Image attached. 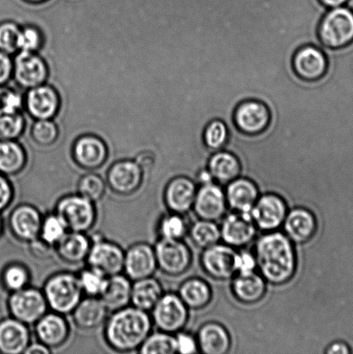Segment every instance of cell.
I'll use <instances>...</instances> for the list:
<instances>
[{
  "label": "cell",
  "mask_w": 353,
  "mask_h": 354,
  "mask_svg": "<svg viewBox=\"0 0 353 354\" xmlns=\"http://www.w3.org/2000/svg\"><path fill=\"white\" fill-rule=\"evenodd\" d=\"M256 260L265 281L273 284L288 282L296 272L295 250L288 236L272 232L256 245Z\"/></svg>",
  "instance_id": "cell-1"
},
{
  "label": "cell",
  "mask_w": 353,
  "mask_h": 354,
  "mask_svg": "<svg viewBox=\"0 0 353 354\" xmlns=\"http://www.w3.org/2000/svg\"><path fill=\"white\" fill-rule=\"evenodd\" d=\"M152 324L153 322L148 312L134 306L113 312L106 324L107 344L120 353L138 350L151 334Z\"/></svg>",
  "instance_id": "cell-2"
},
{
  "label": "cell",
  "mask_w": 353,
  "mask_h": 354,
  "mask_svg": "<svg viewBox=\"0 0 353 354\" xmlns=\"http://www.w3.org/2000/svg\"><path fill=\"white\" fill-rule=\"evenodd\" d=\"M321 46L331 50L347 46L353 41V10L347 6L327 9L318 26Z\"/></svg>",
  "instance_id": "cell-3"
},
{
  "label": "cell",
  "mask_w": 353,
  "mask_h": 354,
  "mask_svg": "<svg viewBox=\"0 0 353 354\" xmlns=\"http://www.w3.org/2000/svg\"><path fill=\"white\" fill-rule=\"evenodd\" d=\"M44 294L48 307L62 315L72 313L82 299L79 277L71 273H59L48 279Z\"/></svg>",
  "instance_id": "cell-4"
},
{
  "label": "cell",
  "mask_w": 353,
  "mask_h": 354,
  "mask_svg": "<svg viewBox=\"0 0 353 354\" xmlns=\"http://www.w3.org/2000/svg\"><path fill=\"white\" fill-rule=\"evenodd\" d=\"M55 214L69 232H88L96 221L95 204L79 194L61 198Z\"/></svg>",
  "instance_id": "cell-5"
},
{
  "label": "cell",
  "mask_w": 353,
  "mask_h": 354,
  "mask_svg": "<svg viewBox=\"0 0 353 354\" xmlns=\"http://www.w3.org/2000/svg\"><path fill=\"white\" fill-rule=\"evenodd\" d=\"M12 59V79L20 89L27 91L47 83L48 67L37 52L19 51Z\"/></svg>",
  "instance_id": "cell-6"
},
{
  "label": "cell",
  "mask_w": 353,
  "mask_h": 354,
  "mask_svg": "<svg viewBox=\"0 0 353 354\" xmlns=\"http://www.w3.org/2000/svg\"><path fill=\"white\" fill-rule=\"evenodd\" d=\"M8 306L12 318L26 325L36 324L47 313L48 308L44 294L32 288L12 292Z\"/></svg>",
  "instance_id": "cell-7"
},
{
  "label": "cell",
  "mask_w": 353,
  "mask_h": 354,
  "mask_svg": "<svg viewBox=\"0 0 353 354\" xmlns=\"http://www.w3.org/2000/svg\"><path fill=\"white\" fill-rule=\"evenodd\" d=\"M235 127L245 135H258L267 129L271 114L267 105L261 100L247 99L238 103L233 111Z\"/></svg>",
  "instance_id": "cell-8"
},
{
  "label": "cell",
  "mask_w": 353,
  "mask_h": 354,
  "mask_svg": "<svg viewBox=\"0 0 353 354\" xmlns=\"http://www.w3.org/2000/svg\"><path fill=\"white\" fill-rule=\"evenodd\" d=\"M151 311L153 324L169 334L181 330L188 321V307L175 294L162 295Z\"/></svg>",
  "instance_id": "cell-9"
},
{
  "label": "cell",
  "mask_w": 353,
  "mask_h": 354,
  "mask_svg": "<svg viewBox=\"0 0 353 354\" xmlns=\"http://www.w3.org/2000/svg\"><path fill=\"white\" fill-rule=\"evenodd\" d=\"M154 249L158 268L167 275H181L191 263V253L181 239L162 238Z\"/></svg>",
  "instance_id": "cell-10"
},
{
  "label": "cell",
  "mask_w": 353,
  "mask_h": 354,
  "mask_svg": "<svg viewBox=\"0 0 353 354\" xmlns=\"http://www.w3.org/2000/svg\"><path fill=\"white\" fill-rule=\"evenodd\" d=\"M292 68L296 75L304 81H317L323 78L327 71V54L323 46L303 45L293 55Z\"/></svg>",
  "instance_id": "cell-11"
},
{
  "label": "cell",
  "mask_w": 353,
  "mask_h": 354,
  "mask_svg": "<svg viewBox=\"0 0 353 354\" xmlns=\"http://www.w3.org/2000/svg\"><path fill=\"white\" fill-rule=\"evenodd\" d=\"M61 106V99L57 89L44 83L27 90L24 96V109L31 119L55 120Z\"/></svg>",
  "instance_id": "cell-12"
},
{
  "label": "cell",
  "mask_w": 353,
  "mask_h": 354,
  "mask_svg": "<svg viewBox=\"0 0 353 354\" xmlns=\"http://www.w3.org/2000/svg\"><path fill=\"white\" fill-rule=\"evenodd\" d=\"M108 148L105 141L95 135L79 137L72 147V158L78 167L93 171L102 168L108 160Z\"/></svg>",
  "instance_id": "cell-13"
},
{
  "label": "cell",
  "mask_w": 353,
  "mask_h": 354,
  "mask_svg": "<svg viewBox=\"0 0 353 354\" xmlns=\"http://www.w3.org/2000/svg\"><path fill=\"white\" fill-rule=\"evenodd\" d=\"M144 176L143 169L134 159H121L111 166L106 180L113 192L128 196L140 189Z\"/></svg>",
  "instance_id": "cell-14"
},
{
  "label": "cell",
  "mask_w": 353,
  "mask_h": 354,
  "mask_svg": "<svg viewBox=\"0 0 353 354\" xmlns=\"http://www.w3.org/2000/svg\"><path fill=\"white\" fill-rule=\"evenodd\" d=\"M86 260L90 268L109 277L123 272L124 252L114 243L95 241L90 248Z\"/></svg>",
  "instance_id": "cell-15"
},
{
  "label": "cell",
  "mask_w": 353,
  "mask_h": 354,
  "mask_svg": "<svg viewBox=\"0 0 353 354\" xmlns=\"http://www.w3.org/2000/svg\"><path fill=\"white\" fill-rule=\"evenodd\" d=\"M287 206L285 201L276 194L258 198L251 211L256 227L265 231H275L285 221Z\"/></svg>",
  "instance_id": "cell-16"
},
{
  "label": "cell",
  "mask_w": 353,
  "mask_h": 354,
  "mask_svg": "<svg viewBox=\"0 0 353 354\" xmlns=\"http://www.w3.org/2000/svg\"><path fill=\"white\" fill-rule=\"evenodd\" d=\"M237 253L231 245L216 244L209 246L202 254L203 268L214 279H231L237 273Z\"/></svg>",
  "instance_id": "cell-17"
},
{
  "label": "cell",
  "mask_w": 353,
  "mask_h": 354,
  "mask_svg": "<svg viewBox=\"0 0 353 354\" xmlns=\"http://www.w3.org/2000/svg\"><path fill=\"white\" fill-rule=\"evenodd\" d=\"M158 269L155 249L140 243L124 252V270L131 280L137 281L153 276Z\"/></svg>",
  "instance_id": "cell-18"
},
{
  "label": "cell",
  "mask_w": 353,
  "mask_h": 354,
  "mask_svg": "<svg viewBox=\"0 0 353 354\" xmlns=\"http://www.w3.org/2000/svg\"><path fill=\"white\" fill-rule=\"evenodd\" d=\"M226 194L217 184H204L197 191L193 208L202 220L216 221L224 216L227 211Z\"/></svg>",
  "instance_id": "cell-19"
},
{
  "label": "cell",
  "mask_w": 353,
  "mask_h": 354,
  "mask_svg": "<svg viewBox=\"0 0 353 354\" xmlns=\"http://www.w3.org/2000/svg\"><path fill=\"white\" fill-rule=\"evenodd\" d=\"M257 227L251 214L237 213L228 215L220 229L221 238L228 245L240 248L255 238Z\"/></svg>",
  "instance_id": "cell-20"
},
{
  "label": "cell",
  "mask_w": 353,
  "mask_h": 354,
  "mask_svg": "<svg viewBox=\"0 0 353 354\" xmlns=\"http://www.w3.org/2000/svg\"><path fill=\"white\" fill-rule=\"evenodd\" d=\"M41 218L39 212L30 205H22L12 211L10 217V227L12 234L20 241H36L40 236Z\"/></svg>",
  "instance_id": "cell-21"
},
{
  "label": "cell",
  "mask_w": 353,
  "mask_h": 354,
  "mask_svg": "<svg viewBox=\"0 0 353 354\" xmlns=\"http://www.w3.org/2000/svg\"><path fill=\"white\" fill-rule=\"evenodd\" d=\"M30 345V333L27 325L16 319L0 322V353L21 354Z\"/></svg>",
  "instance_id": "cell-22"
},
{
  "label": "cell",
  "mask_w": 353,
  "mask_h": 354,
  "mask_svg": "<svg viewBox=\"0 0 353 354\" xmlns=\"http://www.w3.org/2000/svg\"><path fill=\"white\" fill-rule=\"evenodd\" d=\"M36 335L38 342L47 348H57L64 345L69 336V327L62 315L45 314L36 324Z\"/></svg>",
  "instance_id": "cell-23"
},
{
  "label": "cell",
  "mask_w": 353,
  "mask_h": 354,
  "mask_svg": "<svg viewBox=\"0 0 353 354\" xmlns=\"http://www.w3.org/2000/svg\"><path fill=\"white\" fill-rule=\"evenodd\" d=\"M196 192L192 180L186 176L175 177L165 190L166 205L175 214H185L193 207Z\"/></svg>",
  "instance_id": "cell-24"
},
{
  "label": "cell",
  "mask_w": 353,
  "mask_h": 354,
  "mask_svg": "<svg viewBox=\"0 0 353 354\" xmlns=\"http://www.w3.org/2000/svg\"><path fill=\"white\" fill-rule=\"evenodd\" d=\"M226 197L227 204L233 209L240 213L251 214L258 199L257 185L250 179L238 177L228 183Z\"/></svg>",
  "instance_id": "cell-25"
},
{
  "label": "cell",
  "mask_w": 353,
  "mask_h": 354,
  "mask_svg": "<svg viewBox=\"0 0 353 354\" xmlns=\"http://www.w3.org/2000/svg\"><path fill=\"white\" fill-rule=\"evenodd\" d=\"M72 313L75 325L89 330L105 324L109 311L99 297H88L82 299Z\"/></svg>",
  "instance_id": "cell-26"
},
{
  "label": "cell",
  "mask_w": 353,
  "mask_h": 354,
  "mask_svg": "<svg viewBox=\"0 0 353 354\" xmlns=\"http://www.w3.org/2000/svg\"><path fill=\"white\" fill-rule=\"evenodd\" d=\"M131 279L126 276L117 275L107 277L106 284L100 300L110 312H115L129 306L131 297Z\"/></svg>",
  "instance_id": "cell-27"
},
{
  "label": "cell",
  "mask_w": 353,
  "mask_h": 354,
  "mask_svg": "<svg viewBox=\"0 0 353 354\" xmlns=\"http://www.w3.org/2000/svg\"><path fill=\"white\" fill-rule=\"evenodd\" d=\"M207 168L214 180L220 183H229L242 174L240 159L233 152L221 150L210 155Z\"/></svg>",
  "instance_id": "cell-28"
},
{
  "label": "cell",
  "mask_w": 353,
  "mask_h": 354,
  "mask_svg": "<svg viewBox=\"0 0 353 354\" xmlns=\"http://www.w3.org/2000/svg\"><path fill=\"white\" fill-rule=\"evenodd\" d=\"M283 225L286 235L290 241L296 243L309 241L317 227L316 218L309 211L303 208H296L287 214Z\"/></svg>",
  "instance_id": "cell-29"
},
{
  "label": "cell",
  "mask_w": 353,
  "mask_h": 354,
  "mask_svg": "<svg viewBox=\"0 0 353 354\" xmlns=\"http://www.w3.org/2000/svg\"><path fill=\"white\" fill-rule=\"evenodd\" d=\"M92 243L85 232H67L55 245L57 254L64 261L71 265L84 261L88 258Z\"/></svg>",
  "instance_id": "cell-30"
},
{
  "label": "cell",
  "mask_w": 353,
  "mask_h": 354,
  "mask_svg": "<svg viewBox=\"0 0 353 354\" xmlns=\"http://www.w3.org/2000/svg\"><path fill=\"white\" fill-rule=\"evenodd\" d=\"M27 164L26 149L19 140L0 141V174L17 175Z\"/></svg>",
  "instance_id": "cell-31"
},
{
  "label": "cell",
  "mask_w": 353,
  "mask_h": 354,
  "mask_svg": "<svg viewBox=\"0 0 353 354\" xmlns=\"http://www.w3.org/2000/svg\"><path fill=\"white\" fill-rule=\"evenodd\" d=\"M162 296V289L158 280L150 277L135 281L131 287V304L144 311H151Z\"/></svg>",
  "instance_id": "cell-32"
},
{
  "label": "cell",
  "mask_w": 353,
  "mask_h": 354,
  "mask_svg": "<svg viewBox=\"0 0 353 354\" xmlns=\"http://www.w3.org/2000/svg\"><path fill=\"white\" fill-rule=\"evenodd\" d=\"M198 344L204 353L225 354L229 351V335L220 324H206L200 329Z\"/></svg>",
  "instance_id": "cell-33"
},
{
  "label": "cell",
  "mask_w": 353,
  "mask_h": 354,
  "mask_svg": "<svg viewBox=\"0 0 353 354\" xmlns=\"http://www.w3.org/2000/svg\"><path fill=\"white\" fill-rule=\"evenodd\" d=\"M233 290L237 299L245 304H254L264 297L265 280L255 272L247 275L238 274L233 281Z\"/></svg>",
  "instance_id": "cell-34"
},
{
  "label": "cell",
  "mask_w": 353,
  "mask_h": 354,
  "mask_svg": "<svg viewBox=\"0 0 353 354\" xmlns=\"http://www.w3.org/2000/svg\"><path fill=\"white\" fill-rule=\"evenodd\" d=\"M23 111L0 106V141L19 140L27 127Z\"/></svg>",
  "instance_id": "cell-35"
},
{
  "label": "cell",
  "mask_w": 353,
  "mask_h": 354,
  "mask_svg": "<svg viewBox=\"0 0 353 354\" xmlns=\"http://www.w3.org/2000/svg\"><path fill=\"white\" fill-rule=\"evenodd\" d=\"M211 290L207 283L200 279L187 281L180 288L179 297L187 305L192 308H200L209 304L211 299Z\"/></svg>",
  "instance_id": "cell-36"
},
{
  "label": "cell",
  "mask_w": 353,
  "mask_h": 354,
  "mask_svg": "<svg viewBox=\"0 0 353 354\" xmlns=\"http://www.w3.org/2000/svg\"><path fill=\"white\" fill-rule=\"evenodd\" d=\"M227 124L220 119H214L207 124L203 131V142L211 152L223 150L229 140Z\"/></svg>",
  "instance_id": "cell-37"
},
{
  "label": "cell",
  "mask_w": 353,
  "mask_h": 354,
  "mask_svg": "<svg viewBox=\"0 0 353 354\" xmlns=\"http://www.w3.org/2000/svg\"><path fill=\"white\" fill-rule=\"evenodd\" d=\"M30 135L37 147H50L57 140L58 127L54 120H37L30 127Z\"/></svg>",
  "instance_id": "cell-38"
},
{
  "label": "cell",
  "mask_w": 353,
  "mask_h": 354,
  "mask_svg": "<svg viewBox=\"0 0 353 354\" xmlns=\"http://www.w3.org/2000/svg\"><path fill=\"white\" fill-rule=\"evenodd\" d=\"M143 354H172L178 353L176 339L172 334L162 332L151 334L138 349Z\"/></svg>",
  "instance_id": "cell-39"
},
{
  "label": "cell",
  "mask_w": 353,
  "mask_h": 354,
  "mask_svg": "<svg viewBox=\"0 0 353 354\" xmlns=\"http://www.w3.org/2000/svg\"><path fill=\"white\" fill-rule=\"evenodd\" d=\"M190 234L193 243L204 249L217 244L221 238L220 229L214 221L205 220L196 222Z\"/></svg>",
  "instance_id": "cell-40"
},
{
  "label": "cell",
  "mask_w": 353,
  "mask_h": 354,
  "mask_svg": "<svg viewBox=\"0 0 353 354\" xmlns=\"http://www.w3.org/2000/svg\"><path fill=\"white\" fill-rule=\"evenodd\" d=\"M106 192V183L102 176L89 173L83 176L79 180L78 194L86 199L96 203Z\"/></svg>",
  "instance_id": "cell-41"
},
{
  "label": "cell",
  "mask_w": 353,
  "mask_h": 354,
  "mask_svg": "<svg viewBox=\"0 0 353 354\" xmlns=\"http://www.w3.org/2000/svg\"><path fill=\"white\" fill-rule=\"evenodd\" d=\"M21 26L13 21L0 22V50L12 55L19 52V37Z\"/></svg>",
  "instance_id": "cell-42"
},
{
  "label": "cell",
  "mask_w": 353,
  "mask_h": 354,
  "mask_svg": "<svg viewBox=\"0 0 353 354\" xmlns=\"http://www.w3.org/2000/svg\"><path fill=\"white\" fill-rule=\"evenodd\" d=\"M67 232V228L57 214L50 215L43 220L39 237L44 244L55 245Z\"/></svg>",
  "instance_id": "cell-43"
},
{
  "label": "cell",
  "mask_w": 353,
  "mask_h": 354,
  "mask_svg": "<svg viewBox=\"0 0 353 354\" xmlns=\"http://www.w3.org/2000/svg\"><path fill=\"white\" fill-rule=\"evenodd\" d=\"M41 31L32 24L21 26L19 37V51L37 52L43 47Z\"/></svg>",
  "instance_id": "cell-44"
},
{
  "label": "cell",
  "mask_w": 353,
  "mask_h": 354,
  "mask_svg": "<svg viewBox=\"0 0 353 354\" xmlns=\"http://www.w3.org/2000/svg\"><path fill=\"white\" fill-rule=\"evenodd\" d=\"M78 277L83 293L88 297H99L105 289L107 277L95 270H86Z\"/></svg>",
  "instance_id": "cell-45"
},
{
  "label": "cell",
  "mask_w": 353,
  "mask_h": 354,
  "mask_svg": "<svg viewBox=\"0 0 353 354\" xmlns=\"http://www.w3.org/2000/svg\"><path fill=\"white\" fill-rule=\"evenodd\" d=\"M29 272L22 266L12 265L7 267L3 274V282L12 292L26 288L29 283Z\"/></svg>",
  "instance_id": "cell-46"
},
{
  "label": "cell",
  "mask_w": 353,
  "mask_h": 354,
  "mask_svg": "<svg viewBox=\"0 0 353 354\" xmlns=\"http://www.w3.org/2000/svg\"><path fill=\"white\" fill-rule=\"evenodd\" d=\"M186 231L185 221L178 214L169 215L161 222L162 238L181 239L186 234Z\"/></svg>",
  "instance_id": "cell-47"
},
{
  "label": "cell",
  "mask_w": 353,
  "mask_h": 354,
  "mask_svg": "<svg viewBox=\"0 0 353 354\" xmlns=\"http://www.w3.org/2000/svg\"><path fill=\"white\" fill-rule=\"evenodd\" d=\"M0 106L16 111L24 109V96L21 89L5 85L0 86Z\"/></svg>",
  "instance_id": "cell-48"
},
{
  "label": "cell",
  "mask_w": 353,
  "mask_h": 354,
  "mask_svg": "<svg viewBox=\"0 0 353 354\" xmlns=\"http://www.w3.org/2000/svg\"><path fill=\"white\" fill-rule=\"evenodd\" d=\"M257 268V260L255 256L247 252L237 253L236 257V272L240 275H247L255 272Z\"/></svg>",
  "instance_id": "cell-49"
},
{
  "label": "cell",
  "mask_w": 353,
  "mask_h": 354,
  "mask_svg": "<svg viewBox=\"0 0 353 354\" xmlns=\"http://www.w3.org/2000/svg\"><path fill=\"white\" fill-rule=\"evenodd\" d=\"M13 59L12 55L0 50V86L8 84L12 78Z\"/></svg>",
  "instance_id": "cell-50"
},
{
  "label": "cell",
  "mask_w": 353,
  "mask_h": 354,
  "mask_svg": "<svg viewBox=\"0 0 353 354\" xmlns=\"http://www.w3.org/2000/svg\"><path fill=\"white\" fill-rule=\"evenodd\" d=\"M13 189L6 176L0 174V212L5 210L12 203Z\"/></svg>",
  "instance_id": "cell-51"
},
{
  "label": "cell",
  "mask_w": 353,
  "mask_h": 354,
  "mask_svg": "<svg viewBox=\"0 0 353 354\" xmlns=\"http://www.w3.org/2000/svg\"><path fill=\"white\" fill-rule=\"evenodd\" d=\"M178 353L192 354L197 352V343L195 339L189 335L179 334L175 337Z\"/></svg>",
  "instance_id": "cell-52"
},
{
  "label": "cell",
  "mask_w": 353,
  "mask_h": 354,
  "mask_svg": "<svg viewBox=\"0 0 353 354\" xmlns=\"http://www.w3.org/2000/svg\"><path fill=\"white\" fill-rule=\"evenodd\" d=\"M351 353L350 348L345 343L336 342L330 346L327 353L332 354H348Z\"/></svg>",
  "instance_id": "cell-53"
},
{
  "label": "cell",
  "mask_w": 353,
  "mask_h": 354,
  "mask_svg": "<svg viewBox=\"0 0 353 354\" xmlns=\"http://www.w3.org/2000/svg\"><path fill=\"white\" fill-rule=\"evenodd\" d=\"M50 349L47 348L46 346L41 344V343H36V344L30 345L27 348L26 354H50Z\"/></svg>",
  "instance_id": "cell-54"
},
{
  "label": "cell",
  "mask_w": 353,
  "mask_h": 354,
  "mask_svg": "<svg viewBox=\"0 0 353 354\" xmlns=\"http://www.w3.org/2000/svg\"><path fill=\"white\" fill-rule=\"evenodd\" d=\"M327 9L336 8V7L347 5L348 0H319Z\"/></svg>",
  "instance_id": "cell-55"
},
{
  "label": "cell",
  "mask_w": 353,
  "mask_h": 354,
  "mask_svg": "<svg viewBox=\"0 0 353 354\" xmlns=\"http://www.w3.org/2000/svg\"><path fill=\"white\" fill-rule=\"evenodd\" d=\"M23 1L30 3H41L47 2L48 0H23Z\"/></svg>",
  "instance_id": "cell-56"
},
{
  "label": "cell",
  "mask_w": 353,
  "mask_h": 354,
  "mask_svg": "<svg viewBox=\"0 0 353 354\" xmlns=\"http://www.w3.org/2000/svg\"><path fill=\"white\" fill-rule=\"evenodd\" d=\"M2 227H3L2 221H1V220H0V234H1V232H2Z\"/></svg>",
  "instance_id": "cell-57"
},
{
  "label": "cell",
  "mask_w": 353,
  "mask_h": 354,
  "mask_svg": "<svg viewBox=\"0 0 353 354\" xmlns=\"http://www.w3.org/2000/svg\"><path fill=\"white\" fill-rule=\"evenodd\" d=\"M51 149H52V151H55L54 150V149H53V147H51ZM71 152H72V151H71ZM68 155H71V153H69V154H68Z\"/></svg>",
  "instance_id": "cell-58"
}]
</instances>
